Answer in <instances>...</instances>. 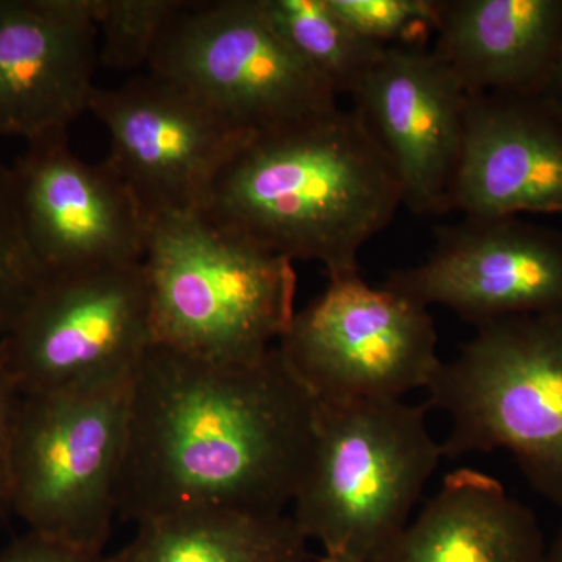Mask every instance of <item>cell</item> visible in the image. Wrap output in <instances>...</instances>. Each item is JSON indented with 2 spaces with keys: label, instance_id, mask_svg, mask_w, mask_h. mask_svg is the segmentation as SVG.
Returning <instances> with one entry per match:
<instances>
[{
  "label": "cell",
  "instance_id": "obj_1",
  "mask_svg": "<svg viewBox=\"0 0 562 562\" xmlns=\"http://www.w3.org/2000/svg\"><path fill=\"white\" fill-rule=\"evenodd\" d=\"M317 412L277 347L216 362L151 344L133 372L117 516L138 525L192 508L286 513Z\"/></svg>",
  "mask_w": 562,
  "mask_h": 562
},
{
  "label": "cell",
  "instance_id": "obj_2",
  "mask_svg": "<svg viewBox=\"0 0 562 562\" xmlns=\"http://www.w3.org/2000/svg\"><path fill=\"white\" fill-rule=\"evenodd\" d=\"M403 206L401 181L357 111L338 106L255 135L227 166L211 220L328 279L360 273L362 247Z\"/></svg>",
  "mask_w": 562,
  "mask_h": 562
},
{
  "label": "cell",
  "instance_id": "obj_3",
  "mask_svg": "<svg viewBox=\"0 0 562 562\" xmlns=\"http://www.w3.org/2000/svg\"><path fill=\"white\" fill-rule=\"evenodd\" d=\"M143 269L154 344L201 360H260L297 313L292 261L203 211L154 217Z\"/></svg>",
  "mask_w": 562,
  "mask_h": 562
},
{
  "label": "cell",
  "instance_id": "obj_4",
  "mask_svg": "<svg viewBox=\"0 0 562 562\" xmlns=\"http://www.w3.org/2000/svg\"><path fill=\"white\" fill-rule=\"evenodd\" d=\"M428 406L319 403L291 517L324 554L373 562L395 541L443 460Z\"/></svg>",
  "mask_w": 562,
  "mask_h": 562
},
{
  "label": "cell",
  "instance_id": "obj_5",
  "mask_svg": "<svg viewBox=\"0 0 562 562\" xmlns=\"http://www.w3.org/2000/svg\"><path fill=\"white\" fill-rule=\"evenodd\" d=\"M427 391L450 419L443 458L506 450L562 512V313L479 325Z\"/></svg>",
  "mask_w": 562,
  "mask_h": 562
},
{
  "label": "cell",
  "instance_id": "obj_6",
  "mask_svg": "<svg viewBox=\"0 0 562 562\" xmlns=\"http://www.w3.org/2000/svg\"><path fill=\"white\" fill-rule=\"evenodd\" d=\"M132 375L18 401L7 454L5 505L38 532L103 553L117 517Z\"/></svg>",
  "mask_w": 562,
  "mask_h": 562
},
{
  "label": "cell",
  "instance_id": "obj_7",
  "mask_svg": "<svg viewBox=\"0 0 562 562\" xmlns=\"http://www.w3.org/2000/svg\"><path fill=\"white\" fill-rule=\"evenodd\" d=\"M147 65L257 135L338 106L335 91L281 38L258 0H187Z\"/></svg>",
  "mask_w": 562,
  "mask_h": 562
},
{
  "label": "cell",
  "instance_id": "obj_8",
  "mask_svg": "<svg viewBox=\"0 0 562 562\" xmlns=\"http://www.w3.org/2000/svg\"><path fill=\"white\" fill-rule=\"evenodd\" d=\"M277 349L319 403L403 401L442 364L430 310L360 273L328 279Z\"/></svg>",
  "mask_w": 562,
  "mask_h": 562
},
{
  "label": "cell",
  "instance_id": "obj_9",
  "mask_svg": "<svg viewBox=\"0 0 562 562\" xmlns=\"http://www.w3.org/2000/svg\"><path fill=\"white\" fill-rule=\"evenodd\" d=\"M154 344L140 265L47 276L0 341L18 397L132 375Z\"/></svg>",
  "mask_w": 562,
  "mask_h": 562
},
{
  "label": "cell",
  "instance_id": "obj_10",
  "mask_svg": "<svg viewBox=\"0 0 562 562\" xmlns=\"http://www.w3.org/2000/svg\"><path fill=\"white\" fill-rule=\"evenodd\" d=\"M90 111L110 135L106 161L147 222L205 210L222 172L257 135L151 70L113 90L95 88Z\"/></svg>",
  "mask_w": 562,
  "mask_h": 562
},
{
  "label": "cell",
  "instance_id": "obj_11",
  "mask_svg": "<svg viewBox=\"0 0 562 562\" xmlns=\"http://www.w3.org/2000/svg\"><path fill=\"white\" fill-rule=\"evenodd\" d=\"M383 286L475 327L562 313V232L519 217L462 216L436 228L427 258L390 273Z\"/></svg>",
  "mask_w": 562,
  "mask_h": 562
},
{
  "label": "cell",
  "instance_id": "obj_12",
  "mask_svg": "<svg viewBox=\"0 0 562 562\" xmlns=\"http://www.w3.org/2000/svg\"><path fill=\"white\" fill-rule=\"evenodd\" d=\"M29 246L47 276L140 265L149 222L109 161L69 149L68 133L27 143L11 168Z\"/></svg>",
  "mask_w": 562,
  "mask_h": 562
},
{
  "label": "cell",
  "instance_id": "obj_13",
  "mask_svg": "<svg viewBox=\"0 0 562 562\" xmlns=\"http://www.w3.org/2000/svg\"><path fill=\"white\" fill-rule=\"evenodd\" d=\"M417 216L450 211L469 94L435 52L390 47L351 94Z\"/></svg>",
  "mask_w": 562,
  "mask_h": 562
},
{
  "label": "cell",
  "instance_id": "obj_14",
  "mask_svg": "<svg viewBox=\"0 0 562 562\" xmlns=\"http://www.w3.org/2000/svg\"><path fill=\"white\" fill-rule=\"evenodd\" d=\"M94 0H0V136L68 133L90 111Z\"/></svg>",
  "mask_w": 562,
  "mask_h": 562
},
{
  "label": "cell",
  "instance_id": "obj_15",
  "mask_svg": "<svg viewBox=\"0 0 562 562\" xmlns=\"http://www.w3.org/2000/svg\"><path fill=\"white\" fill-rule=\"evenodd\" d=\"M450 211L562 216V116L542 98L469 94Z\"/></svg>",
  "mask_w": 562,
  "mask_h": 562
},
{
  "label": "cell",
  "instance_id": "obj_16",
  "mask_svg": "<svg viewBox=\"0 0 562 562\" xmlns=\"http://www.w3.org/2000/svg\"><path fill=\"white\" fill-rule=\"evenodd\" d=\"M436 36L468 94L541 98L562 50V0H439Z\"/></svg>",
  "mask_w": 562,
  "mask_h": 562
},
{
  "label": "cell",
  "instance_id": "obj_17",
  "mask_svg": "<svg viewBox=\"0 0 562 562\" xmlns=\"http://www.w3.org/2000/svg\"><path fill=\"white\" fill-rule=\"evenodd\" d=\"M536 514L487 473L458 469L373 562H542Z\"/></svg>",
  "mask_w": 562,
  "mask_h": 562
},
{
  "label": "cell",
  "instance_id": "obj_18",
  "mask_svg": "<svg viewBox=\"0 0 562 562\" xmlns=\"http://www.w3.org/2000/svg\"><path fill=\"white\" fill-rule=\"evenodd\" d=\"M291 514L192 508L160 514L109 562H308Z\"/></svg>",
  "mask_w": 562,
  "mask_h": 562
},
{
  "label": "cell",
  "instance_id": "obj_19",
  "mask_svg": "<svg viewBox=\"0 0 562 562\" xmlns=\"http://www.w3.org/2000/svg\"><path fill=\"white\" fill-rule=\"evenodd\" d=\"M258 5L338 98L353 94L386 52L351 29L328 0H258Z\"/></svg>",
  "mask_w": 562,
  "mask_h": 562
},
{
  "label": "cell",
  "instance_id": "obj_20",
  "mask_svg": "<svg viewBox=\"0 0 562 562\" xmlns=\"http://www.w3.org/2000/svg\"><path fill=\"white\" fill-rule=\"evenodd\" d=\"M184 2L187 0H94L95 25L102 35L99 61L117 70L147 65L162 29Z\"/></svg>",
  "mask_w": 562,
  "mask_h": 562
},
{
  "label": "cell",
  "instance_id": "obj_21",
  "mask_svg": "<svg viewBox=\"0 0 562 562\" xmlns=\"http://www.w3.org/2000/svg\"><path fill=\"white\" fill-rule=\"evenodd\" d=\"M46 277L22 228L13 173L0 160V341Z\"/></svg>",
  "mask_w": 562,
  "mask_h": 562
},
{
  "label": "cell",
  "instance_id": "obj_22",
  "mask_svg": "<svg viewBox=\"0 0 562 562\" xmlns=\"http://www.w3.org/2000/svg\"><path fill=\"white\" fill-rule=\"evenodd\" d=\"M366 40L386 47L424 49L438 31L439 0H328Z\"/></svg>",
  "mask_w": 562,
  "mask_h": 562
},
{
  "label": "cell",
  "instance_id": "obj_23",
  "mask_svg": "<svg viewBox=\"0 0 562 562\" xmlns=\"http://www.w3.org/2000/svg\"><path fill=\"white\" fill-rule=\"evenodd\" d=\"M0 562H109V557L29 531L0 552Z\"/></svg>",
  "mask_w": 562,
  "mask_h": 562
},
{
  "label": "cell",
  "instance_id": "obj_24",
  "mask_svg": "<svg viewBox=\"0 0 562 562\" xmlns=\"http://www.w3.org/2000/svg\"><path fill=\"white\" fill-rule=\"evenodd\" d=\"M18 401L20 397L0 371V508L7 506V454H9L11 422H13Z\"/></svg>",
  "mask_w": 562,
  "mask_h": 562
},
{
  "label": "cell",
  "instance_id": "obj_25",
  "mask_svg": "<svg viewBox=\"0 0 562 562\" xmlns=\"http://www.w3.org/2000/svg\"><path fill=\"white\" fill-rule=\"evenodd\" d=\"M541 98L562 116V50Z\"/></svg>",
  "mask_w": 562,
  "mask_h": 562
},
{
  "label": "cell",
  "instance_id": "obj_26",
  "mask_svg": "<svg viewBox=\"0 0 562 562\" xmlns=\"http://www.w3.org/2000/svg\"><path fill=\"white\" fill-rule=\"evenodd\" d=\"M542 562H562V527L558 535L554 536L552 543H547Z\"/></svg>",
  "mask_w": 562,
  "mask_h": 562
},
{
  "label": "cell",
  "instance_id": "obj_27",
  "mask_svg": "<svg viewBox=\"0 0 562 562\" xmlns=\"http://www.w3.org/2000/svg\"><path fill=\"white\" fill-rule=\"evenodd\" d=\"M316 562H357V561L347 560V558H342V557H330V554H324V557H322L321 560L316 561Z\"/></svg>",
  "mask_w": 562,
  "mask_h": 562
}]
</instances>
